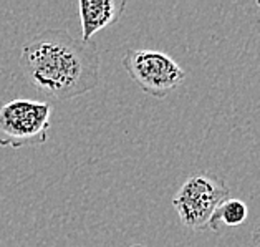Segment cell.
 I'll return each mask as SVG.
<instances>
[{"instance_id": "cell-6", "label": "cell", "mask_w": 260, "mask_h": 247, "mask_svg": "<svg viewBox=\"0 0 260 247\" xmlns=\"http://www.w3.org/2000/svg\"><path fill=\"white\" fill-rule=\"evenodd\" d=\"M247 216H249V209L247 204L240 199H227L225 202L215 209L212 214L211 221H209L207 229H212L219 232L220 226H229V227H237L245 223Z\"/></svg>"}, {"instance_id": "cell-1", "label": "cell", "mask_w": 260, "mask_h": 247, "mask_svg": "<svg viewBox=\"0 0 260 247\" xmlns=\"http://www.w3.org/2000/svg\"><path fill=\"white\" fill-rule=\"evenodd\" d=\"M20 68L37 90L72 100L98 86V47L93 40H77L67 28H47L22 47Z\"/></svg>"}, {"instance_id": "cell-5", "label": "cell", "mask_w": 260, "mask_h": 247, "mask_svg": "<svg viewBox=\"0 0 260 247\" xmlns=\"http://www.w3.org/2000/svg\"><path fill=\"white\" fill-rule=\"evenodd\" d=\"M126 9L124 0H80L81 42L90 43L96 32L116 23Z\"/></svg>"}, {"instance_id": "cell-2", "label": "cell", "mask_w": 260, "mask_h": 247, "mask_svg": "<svg viewBox=\"0 0 260 247\" xmlns=\"http://www.w3.org/2000/svg\"><path fill=\"white\" fill-rule=\"evenodd\" d=\"M52 105L27 98L10 100L0 106V146L20 149L39 146L52 128Z\"/></svg>"}, {"instance_id": "cell-4", "label": "cell", "mask_w": 260, "mask_h": 247, "mask_svg": "<svg viewBox=\"0 0 260 247\" xmlns=\"http://www.w3.org/2000/svg\"><path fill=\"white\" fill-rule=\"evenodd\" d=\"M121 65L129 78L154 98H166L186 80L179 63L159 50H128Z\"/></svg>"}, {"instance_id": "cell-8", "label": "cell", "mask_w": 260, "mask_h": 247, "mask_svg": "<svg viewBox=\"0 0 260 247\" xmlns=\"http://www.w3.org/2000/svg\"><path fill=\"white\" fill-rule=\"evenodd\" d=\"M131 247H144V245H141V244H135V245H131Z\"/></svg>"}, {"instance_id": "cell-3", "label": "cell", "mask_w": 260, "mask_h": 247, "mask_svg": "<svg viewBox=\"0 0 260 247\" xmlns=\"http://www.w3.org/2000/svg\"><path fill=\"white\" fill-rule=\"evenodd\" d=\"M229 196L231 191L222 178L211 173H196L174 194L173 206L182 226L191 231H204L215 209L229 199Z\"/></svg>"}, {"instance_id": "cell-7", "label": "cell", "mask_w": 260, "mask_h": 247, "mask_svg": "<svg viewBox=\"0 0 260 247\" xmlns=\"http://www.w3.org/2000/svg\"><path fill=\"white\" fill-rule=\"evenodd\" d=\"M252 236H253V240H255V245L260 247V224L255 227V231H253Z\"/></svg>"}]
</instances>
